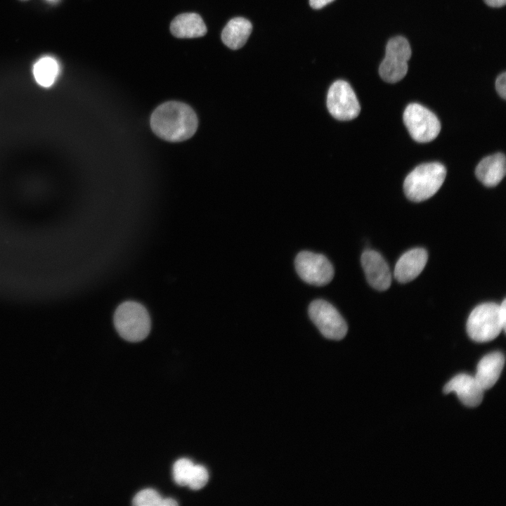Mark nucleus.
<instances>
[{
  "label": "nucleus",
  "instance_id": "nucleus-19",
  "mask_svg": "<svg viewBox=\"0 0 506 506\" xmlns=\"http://www.w3.org/2000/svg\"><path fill=\"white\" fill-rule=\"evenodd\" d=\"M163 498L159 493L151 488L139 491L133 499V505L136 506H162Z\"/></svg>",
  "mask_w": 506,
  "mask_h": 506
},
{
  "label": "nucleus",
  "instance_id": "nucleus-20",
  "mask_svg": "<svg viewBox=\"0 0 506 506\" xmlns=\"http://www.w3.org/2000/svg\"><path fill=\"white\" fill-rule=\"evenodd\" d=\"M208 479L207 469L202 465H194L187 486L193 490H199L206 485Z\"/></svg>",
  "mask_w": 506,
  "mask_h": 506
},
{
  "label": "nucleus",
  "instance_id": "nucleus-13",
  "mask_svg": "<svg viewBox=\"0 0 506 506\" xmlns=\"http://www.w3.org/2000/svg\"><path fill=\"white\" fill-rule=\"evenodd\" d=\"M505 364V357L499 351L484 356L478 363L475 379L485 391L494 386L499 379Z\"/></svg>",
  "mask_w": 506,
  "mask_h": 506
},
{
  "label": "nucleus",
  "instance_id": "nucleus-6",
  "mask_svg": "<svg viewBox=\"0 0 506 506\" xmlns=\"http://www.w3.org/2000/svg\"><path fill=\"white\" fill-rule=\"evenodd\" d=\"M403 122L410 136L419 143L433 141L441 131L437 117L427 108L415 103L406 108Z\"/></svg>",
  "mask_w": 506,
  "mask_h": 506
},
{
  "label": "nucleus",
  "instance_id": "nucleus-5",
  "mask_svg": "<svg viewBox=\"0 0 506 506\" xmlns=\"http://www.w3.org/2000/svg\"><path fill=\"white\" fill-rule=\"evenodd\" d=\"M411 48L405 37L391 38L387 44L385 57L379 67L381 78L389 83L401 80L408 72Z\"/></svg>",
  "mask_w": 506,
  "mask_h": 506
},
{
  "label": "nucleus",
  "instance_id": "nucleus-21",
  "mask_svg": "<svg viewBox=\"0 0 506 506\" xmlns=\"http://www.w3.org/2000/svg\"><path fill=\"white\" fill-rule=\"evenodd\" d=\"M495 89L498 93L503 99L506 98V73L499 74L495 81Z\"/></svg>",
  "mask_w": 506,
  "mask_h": 506
},
{
  "label": "nucleus",
  "instance_id": "nucleus-1",
  "mask_svg": "<svg viewBox=\"0 0 506 506\" xmlns=\"http://www.w3.org/2000/svg\"><path fill=\"white\" fill-rule=\"evenodd\" d=\"M197 117L188 105L168 101L159 105L150 117L153 132L161 138L179 142L190 138L197 128Z\"/></svg>",
  "mask_w": 506,
  "mask_h": 506
},
{
  "label": "nucleus",
  "instance_id": "nucleus-8",
  "mask_svg": "<svg viewBox=\"0 0 506 506\" xmlns=\"http://www.w3.org/2000/svg\"><path fill=\"white\" fill-rule=\"evenodd\" d=\"M298 275L306 283L323 286L333 278L334 268L325 256L309 251L298 253L294 259Z\"/></svg>",
  "mask_w": 506,
  "mask_h": 506
},
{
  "label": "nucleus",
  "instance_id": "nucleus-22",
  "mask_svg": "<svg viewBox=\"0 0 506 506\" xmlns=\"http://www.w3.org/2000/svg\"><path fill=\"white\" fill-rule=\"evenodd\" d=\"M333 1L334 0H309V4L311 8L320 9Z\"/></svg>",
  "mask_w": 506,
  "mask_h": 506
},
{
  "label": "nucleus",
  "instance_id": "nucleus-10",
  "mask_svg": "<svg viewBox=\"0 0 506 506\" xmlns=\"http://www.w3.org/2000/svg\"><path fill=\"white\" fill-rule=\"evenodd\" d=\"M361 264L368 283L380 291L387 290L391 283L389 268L381 256L374 250L368 249L361 255Z\"/></svg>",
  "mask_w": 506,
  "mask_h": 506
},
{
  "label": "nucleus",
  "instance_id": "nucleus-12",
  "mask_svg": "<svg viewBox=\"0 0 506 506\" xmlns=\"http://www.w3.org/2000/svg\"><path fill=\"white\" fill-rule=\"evenodd\" d=\"M427 258V252L422 248H414L405 252L396 264L395 278L402 283L413 280L424 269Z\"/></svg>",
  "mask_w": 506,
  "mask_h": 506
},
{
  "label": "nucleus",
  "instance_id": "nucleus-11",
  "mask_svg": "<svg viewBox=\"0 0 506 506\" xmlns=\"http://www.w3.org/2000/svg\"><path fill=\"white\" fill-rule=\"evenodd\" d=\"M443 392H455L460 401L466 406L473 408L481 404L484 390L474 377L467 374L455 376L443 387Z\"/></svg>",
  "mask_w": 506,
  "mask_h": 506
},
{
  "label": "nucleus",
  "instance_id": "nucleus-23",
  "mask_svg": "<svg viewBox=\"0 0 506 506\" xmlns=\"http://www.w3.org/2000/svg\"><path fill=\"white\" fill-rule=\"evenodd\" d=\"M484 2L491 7L499 8L503 6L506 0H484Z\"/></svg>",
  "mask_w": 506,
  "mask_h": 506
},
{
  "label": "nucleus",
  "instance_id": "nucleus-4",
  "mask_svg": "<svg viewBox=\"0 0 506 506\" xmlns=\"http://www.w3.org/2000/svg\"><path fill=\"white\" fill-rule=\"evenodd\" d=\"M114 325L118 334L131 342L144 339L151 328L148 311L142 304L133 301L123 302L117 308Z\"/></svg>",
  "mask_w": 506,
  "mask_h": 506
},
{
  "label": "nucleus",
  "instance_id": "nucleus-15",
  "mask_svg": "<svg viewBox=\"0 0 506 506\" xmlns=\"http://www.w3.org/2000/svg\"><path fill=\"white\" fill-rule=\"evenodd\" d=\"M170 31L177 38H195L205 35L207 27L200 15L186 13L171 21Z\"/></svg>",
  "mask_w": 506,
  "mask_h": 506
},
{
  "label": "nucleus",
  "instance_id": "nucleus-3",
  "mask_svg": "<svg viewBox=\"0 0 506 506\" xmlns=\"http://www.w3.org/2000/svg\"><path fill=\"white\" fill-rule=\"evenodd\" d=\"M446 175L445 167L430 162L415 167L405 179L404 193L413 202H422L432 197L441 188Z\"/></svg>",
  "mask_w": 506,
  "mask_h": 506
},
{
  "label": "nucleus",
  "instance_id": "nucleus-16",
  "mask_svg": "<svg viewBox=\"0 0 506 506\" xmlns=\"http://www.w3.org/2000/svg\"><path fill=\"white\" fill-rule=\"evenodd\" d=\"M252 30L251 22L241 17L231 19L223 28L221 39L223 44L233 50L242 48Z\"/></svg>",
  "mask_w": 506,
  "mask_h": 506
},
{
  "label": "nucleus",
  "instance_id": "nucleus-2",
  "mask_svg": "<svg viewBox=\"0 0 506 506\" xmlns=\"http://www.w3.org/2000/svg\"><path fill=\"white\" fill-rule=\"evenodd\" d=\"M506 329V300L502 304L484 303L470 313L467 330L469 337L477 342H486L496 338Z\"/></svg>",
  "mask_w": 506,
  "mask_h": 506
},
{
  "label": "nucleus",
  "instance_id": "nucleus-17",
  "mask_svg": "<svg viewBox=\"0 0 506 506\" xmlns=\"http://www.w3.org/2000/svg\"><path fill=\"white\" fill-rule=\"evenodd\" d=\"M57 60L50 56L42 57L33 66V74L37 82L44 87L51 86L59 73Z\"/></svg>",
  "mask_w": 506,
  "mask_h": 506
},
{
  "label": "nucleus",
  "instance_id": "nucleus-14",
  "mask_svg": "<svg viewBox=\"0 0 506 506\" xmlns=\"http://www.w3.org/2000/svg\"><path fill=\"white\" fill-rule=\"evenodd\" d=\"M505 172V156L500 153L486 157L475 169L476 178L487 187L497 186L504 178Z\"/></svg>",
  "mask_w": 506,
  "mask_h": 506
},
{
  "label": "nucleus",
  "instance_id": "nucleus-7",
  "mask_svg": "<svg viewBox=\"0 0 506 506\" xmlns=\"http://www.w3.org/2000/svg\"><path fill=\"white\" fill-rule=\"evenodd\" d=\"M309 315L325 337L340 340L346 335V323L336 308L328 301L323 299L313 301L309 306Z\"/></svg>",
  "mask_w": 506,
  "mask_h": 506
},
{
  "label": "nucleus",
  "instance_id": "nucleus-24",
  "mask_svg": "<svg viewBox=\"0 0 506 506\" xmlns=\"http://www.w3.org/2000/svg\"><path fill=\"white\" fill-rule=\"evenodd\" d=\"M176 505H178V503L173 498H163V500H162V506H176Z\"/></svg>",
  "mask_w": 506,
  "mask_h": 506
},
{
  "label": "nucleus",
  "instance_id": "nucleus-18",
  "mask_svg": "<svg viewBox=\"0 0 506 506\" xmlns=\"http://www.w3.org/2000/svg\"><path fill=\"white\" fill-rule=\"evenodd\" d=\"M193 467V462L188 458H183L176 460L173 466V476L175 482L179 486H187Z\"/></svg>",
  "mask_w": 506,
  "mask_h": 506
},
{
  "label": "nucleus",
  "instance_id": "nucleus-25",
  "mask_svg": "<svg viewBox=\"0 0 506 506\" xmlns=\"http://www.w3.org/2000/svg\"><path fill=\"white\" fill-rule=\"evenodd\" d=\"M48 1H57V0H48Z\"/></svg>",
  "mask_w": 506,
  "mask_h": 506
},
{
  "label": "nucleus",
  "instance_id": "nucleus-9",
  "mask_svg": "<svg viewBox=\"0 0 506 506\" xmlns=\"http://www.w3.org/2000/svg\"><path fill=\"white\" fill-rule=\"evenodd\" d=\"M327 107L332 116L341 121L351 120L361 111L353 89L344 80H337L330 86L327 96Z\"/></svg>",
  "mask_w": 506,
  "mask_h": 506
}]
</instances>
